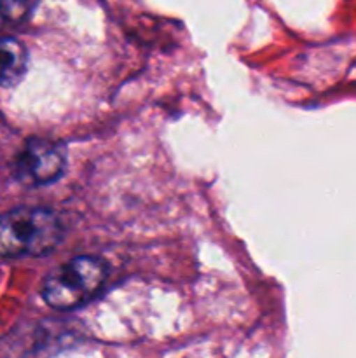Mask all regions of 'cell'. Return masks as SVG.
Segmentation results:
<instances>
[{"label":"cell","mask_w":356,"mask_h":358,"mask_svg":"<svg viewBox=\"0 0 356 358\" xmlns=\"http://www.w3.org/2000/svg\"><path fill=\"white\" fill-rule=\"evenodd\" d=\"M65 229L52 210L17 206L0 213V257L27 259L51 254Z\"/></svg>","instance_id":"cell-1"},{"label":"cell","mask_w":356,"mask_h":358,"mask_svg":"<svg viewBox=\"0 0 356 358\" xmlns=\"http://www.w3.org/2000/svg\"><path fill=\"white\" fill-rule=\"evenodd\" d=\"M107 266L96 257H75L58 266L42 283V299L54 310H73L98 296L107 282Z\"/></svg>","instance_id":"cell-2"},{"label":"cell","mask_w":356,"mask_h":358,"mask_svg":"<svg viewBox=\"0 0 356 358\" xmlns=\"http://www.w3.org/2000/svg\"><path fill=\"white\" fill-rule=\"evenodd\" d=\"M66 157L58 143L45 138H30L14 161V175L30 187L51 184L65 171Z\"/></svg>","instance_id":"cell-3"},{"label":"cell","mask_w":356,"mask_h":358,"mask_svg":"<svg viewBox=\"0 0 356 358\" xmlns=\"http://www.w3.org/2000/svg\"><path fill=\"white\" fill-rule=\"evenodd\" d=\"M28 70L27 45L16 37L0 35V86H16Z\"/></svg>","instance_id":"cell-4"},{"label":"cell","mask_w":356,"mask_h":358,"mask_svg":"<svg viewBox=\"0 0 356 358\" xmlns=\"http://www.w3.org/2000/svg\"><path fill=\"white\" fill-rule=\"evenodd\" d=\"M38 0H0V20L9 24H21L34 14Z\"/></svg>","instance_id":"cell-5"}]
</instances>
